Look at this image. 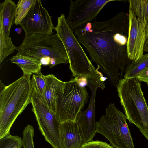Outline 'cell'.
Instances as JSON below:
<instances>
[{
	"label": "cell",
	"mask_w": 148,
	"mask_h": 148,
	"mask_svg": "<svg viewBox=\"0 0 148 148\" xmlns=\"http://www.w3.org/2000/svg\"><path fill=\"white\" fill-rule=\"evenodd\" d=\"M124 16L121 12L105 21L88 22L73 31L91 61L99 67L111 84L116 87L130 65L123 53V46L127 42L123 34Z\"/></svg>",
	"instance_id": "6da1fadb"
},
{
	"label": "cell",
	"mask_w": 148,
	"mask_h": 148,
	"mask_svg": "<svg viewBox=\"0 0 148 148\" xmlns=\"http://www.w3.org/2000/svg\"><path fill=\"white\" fill-rule=\"evenodd\" d=\"M23 147V140L18 136L9 134L0 138V148H21Z\"/></svg>",
	"instance_id": "ffe728a7"
},
{
	"label": "cell",
	"mask_w": 148,
	"mask_h": 148,
	"mask_svg": "<svg viewBox=\"0 0 148 148\" xmlns=\"http://www.w3.org/2000/svg\"><path fill=\"white\" fill-rule=\"evenodd\" d=\"M31 75H23L7 86L0 82V138L10 134L17 117L31 103Z\"/></svg>",
	"instance_id": "7a4b0ae2"
},
{
	"label": "cell",
	"mask_w": 148,
	"mask_h": 148,
	"mask_svg": "<svg viewBox=\"0 0 148 148\" xmlns=\"http://www.w3.org/2000/svg\"><path fill=\"white\" fill-rule=\"evenodd\" d=\"M25 36L32 34L51 35L55 30L51 17L42 6V1L36 0L26 16L19 24Z\"/></svg>",
	"instance_id": "30bf717a"
},
{
	"label": "cell",
	"mask_w": 148,
	"mask_h": 148,
	"mask_svg": "<svg viewBox=\"0 0 148 148\" xmlns=\"http://www.w3.org/2000/svg\"><path fill=\"white\" fill-rule=\"evenodd\" d=\"M129 20L126 51L128 58L132 61H135L143 54L146 35L144 28L130 10Z\"/></svg>",
	"instance_id": "8fae6325"
},
{
	"label": "cell",
	"mask_w": 148,
	"mask_h": 148,
	"mask_svg": "<svg viewBox=\"0 0 148 148\" xmlns=\"http://www.w3.org/2000/svg\"><path fill=\"white\" fill-rule=\"evenodd\" d=\"M17 51L18 54L40 61L43 58L49 57L55 59L57 65L69 63L65 48L57 34L25 36Z\"/></svg>",
	"instance_id": "277c9868"
},
{
	"label": "cell",
	"mask_w": 148,
	"mask_h": 148,
	"mask_svg": "<svg viewBox=\"0 0 148 148\" xmlns=\"http://www.w3.org/2000/svg\"><path fill=\"white\" fill-rule=\"evenodd\" d=\"M137 78L140 82L146 83L148 86V68L141 72Z\"/></svg>",
	"instance_id": "d4e9b609"
},
{
	"label": "cell",
	"mask_w": 148,
	"mask_h": 148,
	"mask_svg": "<svg viewBox=\"0 0 148 148\" xmlns=\"http://www.w3.org/2000/svg\"><path fill=\"white\" fill-rule=\"evenodd\" d=\"M31 83L33 88H35L42 95L44 94L46 87V79L44 75L40 71L33 74L31 79Z\"/></svg>",
	"instance_id": "44dd1931"
},
{
	"label": "cell",
	"mask_w": 148,
	"mask_h": 148,
	"mask_svg": "<svg viewBox=\"0 0 148 148\" xmlns=\"http://www.w3.org/2000/svg\"><path fill=\"white\" fill-rule=\"evenodd\" d=\"M18 47L13 45L11 37L5 33L0 20V64L15 50H17Z\"/></svg>",
	"instance_id": "e0dca14e"
},
{
	"label": "cell",
	"mask_w": 148,
	"mask_h": 148,
	"mask_svg": "<svg viewBox=\"0 0 148 148\" xmlns=\"http://www.w3.org/2000/svg\"><path fill=\"white\" fill-rule=\"evenodd\" d=\"M75 80L77 84L81 87L85 88L87 86L88 84V80L87 76H80L75 78Z\"/></svg>",
	"instance_id": "cb8c5ba5"
},
{
	"label": "cell",
	"mask_w": 148,
	"mask_h": 148,
	"mask_svg": "<svg viewBox=\"0 0 148 148\" xmlns=\"http://www.w3.org/2000/svg\"><path fill=\"white\" fill-rule=\"evenodd\" d=\"M54 30L65 48L72 76L76 78L80 76H89L93 64L67 23L64 14L58 17Z\"/></svg>",
	"instance_id": "8992f818"
},
{
	"label": "cell",
	"mask_w": 148,
	"mask_h": 148,
	"mask_svg": "<svg viewBox=\"0 0 148 148\" xmlns=\"http://www.w3.org/2000/svg\"><path fill=\"white\" fill-rule=\"evenodd\" d=\"M115 0H70L69 10L66 21L74 31L95 18L104 7Z\"/></svg>",
	"instance_id": "9c48e42d"
},
{
	"label": "cell",
	"mask_w": 148,
	"mask_h": 148,
	"mask_svg": "<svg viewBox=\"0 0 148 148\" xmlns=\"http://www.w3.org/2000/svg\"><path fill=\"white\" fill-rule=\"evenodd\" d=\"M11 62L16 64L22 70L23 75H31L41 71L42 64L38 60L16 54L10 59Z\"/></svg>",
	"instance_id": "2e32d148"
},
{
	"label": "cell",
	"mask_w": 148,
	"mask_h": 148,
	"mask_svg": "<svg viewBox=\"0 0 148 148\" xmlns=\"http://www.w3.org/2000/svg\"><path fill=\"white\" fill-rule=\"evenodd\" d=\"M88 94L85 88L80 87L74 78L65 82L62 92L58 95L56 115L61 123L75 121L78 114L87 102Z\"/></svg>",
	"instance_id": "52a82bcc"
},
{
	"label": "cell",
	"mask_w": 148,
	"mask_h": 148,
	"mask_svg": "<svg viewBox=\"0 0 148 148\" xmlns=\"http://www.w3.org/2000/svg\"><path fill=\"white\" fill-rule=\"evenodd\" d=\"M31 103L39 127L45 140L52 148H62L60 141V123L43 95L33 88Z\"/></svg>",
	"instance_id": "ba28073f"
},
{
	"label": "cell",
	"mask_w": 148,
	"mask_h": 148,
	"mask_svg": "<svg viewBox=\"0 0 148 148\" xmlns=\"http://www.w3.org/2000/svg\"><path fill=\"white\" fill-rule=\"evenodd\" d=\"M36 0H20L16 5L14 24L19 25L27 15Z\"/></svg>",
	"instance_id": "d6986e66"
},
{
	"label": "cell",
	"mask_w": 148,
	"mask_h": 148,
	"mask_svg": "<svg viewBox=\"0 0 148 148\" xmlns=\"http://www.w3.org/2000/svg\"><path fill=\"white\" fill-rule=\"evenodd\" d=\"M45 77L46 84L43 96L50 108L55 114L57 99L63 90L65 82L58 79L53 74H49Z\"/></svg>",
	"instance_id": "4fadbf2b"
},
{
	"label": "cell",
	"mask_w": 148,
	"mask_h": 148,
	"mask_svg": "<svg viewBox=\"0 0 148 148\" xmlns=\"http://www.w3.org/2000/svg\"><path fill=\"white\" fill-rule=\"evenodd\" d=\"M148 68V53L143 54L137 60L132 61L127 68L124 78H137L143 70Z\"/></svg>",
	"instance_id": "ac0fdd59"
},
{
	"label": "cell",
	"mask_w": 148,
	"mask_h": 148,
	"mask_svg": "<svg viewBox=\"0 0 148 148\" xmlns=\"http://www.w3.org/2000/svg\"><path fill=\"white\" fill-rule=\"evenodd\" d=\"M81 148H114L106 142L97 140L83 145Z\"/></svg>",
	"instance_id": "603a6c76"
},
{
	"label": "cell",
	"mask_w": 148,
	"mask_h": 148,
	"mask_svg": "<svg viewBox=\"0 0 148 148\" xmlns=\"http://www.w3.org/2000/svg\"><path fill=\"white\" fill-rule=\"evenodd\" d=\"M15 31L18 34H19L21 32L22 29L20 28H17L15 29Z\"/></svg>",
	"instance_id": "f1b7e54d"
},
{
	"label": "cell",
	"mask_w": 148,
	"mask_h": 148,
	"mask_svg": "<svg viewBox=\"0 0 148 148\" xmlns=\"http://www.w3.org/2000/svg\"><path fill=\"white\" fill-rule=\"evenodd\" d=\"M144 51L148 52V36L145 40L144 48Z\"/></svg>",
	"instance_id": "83f0119b"
},
{
	"label": "cell",
	"mask_w": 148,
	"mask_h": 148,
	"mask_svg": "<svg viewBox=\"0 0 148 148\" xmlns=\"http://www.w3.org/2000/svg\"><path fill=\"white\" fill-rule=\"evenodd\" d=\"M34 129L32 126L28 125L23 131L22 139L23 148H34L33 138Z\"/></svg>",
	"instance_id": "7402d4cb"
},
{
	"label": "cell",
	"mask_w": 148,
	"mask_h": 148,
	"mask_svg": "<svg viewBox=\"0 0 148 148\" xmlns=\"http://www.w3.org/2000/svg\"><path fill=\"white\" fill-rule=\"evenodd\" d=\"M60 133L62 148H81L85 144L75 121H68L61 123Z\"/></svg>",
	"instance_id": "7c38bea8"
},
{
	"label": "cell",
	"mask_w": 148,
	"mask_h": 148,
	"mask_svg": "<svg viewBox=\"0 0 148 148\" xmlns=\"http://www.w3.org/2000/svg\"><path fill=\"white\" fill-rule=\"evenodd\" d=\"M100 69V67L99 66H97V67L96 69V71L97 73L99 74L100 77V80L104 82L106 80L108 79V78L107 77H104L103 74L100 71H98V70Z\"/></svg>",
	"instance_id": "4316f807"
},
{
	"label": "cell",
	"mask_w": 148,
	"mask_h": 148,
	"mask_svg": "<svg viewBox=\"0 0 148 148\" xmlns=\"http://www.w3.org/2000/svg\"><path fill=\"white\" fill-rule=\"evenodd\" d=\"M129 10L144 28L148 36V0H129Z\"/></svg>",
	"instance_id": "9a60e30c"
},
{
	"label": "cell",
	"mask_w": 148,
	"mask_h": 148,
	"mask_svg": "<svg viewBox=\"0 0 148 148\" xmlns=\"http://www.w3.org/2000/svg\"><path fill=\"white\" fill-rule=\"evenodd\" d=\"M126 119L125 115L111 103L96 122V132L105 136L114 148H135Z\"/></svg>",
	"instance_id": "5b68a950"
},
{
	"label": "cell",
	"mask_w": 148,
	"mask_h": 148,
	"mask_svg": "<svg viewBox=\"0 0 148 148\" xmlns=\"http://www.w3.org/2000/svg\"><path fill=\"white\" fill-rule=\"evenodd\" d=\"M16 8L15 2L11 0H5L0 3V20L5 33L8 36L14 23Z\"/></svg>",
	"instance_id": "5bb4252c"
},
{
	"label": "cell",
	"mask_w": 148,
	"mask_h": 148,
	"mask_svg": "<svg viewBox=\"0 0 148 148\" xmlns=\"http://www.w3.org/2000/svg\"><path fill=\"white\" fill-rule=\"evenodd\" d=\"M127 119L134 124L148 140V105L137 78H123L117 86Z\"/></svg>",
	"instance_id": "3957f363"
},
{
	"label": "cell",
	"mask_w": 148,
	"mask_h": 148,
	"mask_svg": "<svg viewBox=\"0 0 148 148\" xmlns=\"http://www.w3.org/2000/svg\"><path fill=\"white\" fill-rule=\"evenodd\" d=\"M51 58L49 57H45L41 58L40 62L42 65L44 66L49 65L50 62Z\"/></svg>",
	"instance_id": "484cf974"
}]
</instances>
